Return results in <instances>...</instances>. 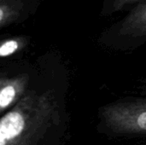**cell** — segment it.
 I'll list each match as a JSON object with an SVG mask.
<instances>
[{
    "mask_svg": "<svg viewBox=\"0 0 146 145\" xmlns=\"http://www.w3.org/2000/svg\"><path fill=\"white\" fill-rule=\"evenodd\" d=\"M69 119L53 91L27 90L0 119V145H67Z\"/></svg>",
    "mask_w": 146,
    "mask_h": 145,
    "instance_id": "obj_1",
    "label": "cell"
},
{
    "mask_svg": "<svg viewBox=\"0 0 146 145\" xmlns=\"http://www.w3.org/2000/svg\"><path fill=\"white\" fill-rule=\"evenodd\" d=\"M97 130L112 138L146 139V98L122 99L103 106Z\"/></svg>",
    "mask_w": 146,
    "mask_h": 145,
    "instance_id": "obj_2",
    "label": "cell"
},
{
    "mask_svg": "<svg viewBox=\"0 0 146 145\" xmlns=\"http://www.w3.org/2000/svg\"><path fill=\"white\" fill-rule=\"evenodd\" d=\"M29 76L21 74L12 78L2 77L0 79V113L3 115L28 90Z\"/></svg>",
    "mask_w": 146,
    "mask_h": 145,
    "instance_id": "obj_3",
    "label": "cell"
},
{
    "mask_svg": "<svg viewBox=\"0 0 146 145\" xmlns=\"http://www.w3.org/2000/svg\"><path fill=\"white\" fill-rule=\"evenodd\" d=\"M119 32L129 38L146 37V1L139 3L121 21Z\"/></svg>",
    "mask_w": 146,
    "mask_h": 145,
    "instance_id": "obj_4",
    "label": "cell"
},
{
    "mask_svg": "<svg viewBox=\"0 0 146 145\" xmlns=\"http://www.w3.org/2000/svg\"><path fill=\"white\" fill-rule=\"evenodd\" d=\"M23 4L20 0H0V27L15 21L21 15Z\"/></svg>",
    "mask_w": 146,
    "mask_h": 145,
    "instance_id": "obj_5",
    "label": "cell"
},
{
    "mask_svg": "<svg viewBox=\"0 0 146 145\" xmlns=\"http://www.w3.org/2000/svg\"><path fill=\"white\" fill-rule=\"evenodd\" d=\"M26 41L21 38H15L4 40L0 45L1 57H7L18 51Z\"/></svg>",
    "mask_w": 146,
    "mask_h": 145,
    "instance_id": "obj_6",
    "label": "cell"
},
{
    "mask_svg": "<svg viewBox=\"0 0 146 145\" xmlns=\"http://www.w3.org/2000/svg\"><path fill=\"white\" fill-rule=\"evenodd\" d=\"M113 8L115 10H119L123 8H126L131 4L136 3H142L143 1L146 0H113Z\"/></svg>",
    "mask_w": 146,
    "mask_h": 145,
    "instance_id": "obj_7",
    "label": "cell"
},
{
    "mask_svg": "<svg viewBox=\"0 0 146 145\" xmlns=\"http://www.w3.org/2000/svg\"><path fill=\"white\" fill-rule=\"evenodd\" d=\"M143 145H146V144H143Z\"/></svg>",
    "mask_w": 146,
    "mask_h": 145,
    "instance_id": "obj_8",
    "label": "cell"
}]
</instances>
